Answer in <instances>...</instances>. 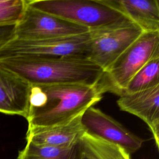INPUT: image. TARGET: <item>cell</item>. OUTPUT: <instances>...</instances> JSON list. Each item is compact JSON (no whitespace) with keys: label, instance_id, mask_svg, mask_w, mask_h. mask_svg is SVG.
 Segmentation results:
<instances>
[{"label":"cell","instance_id":"1","mask_svg":"<svg viewBox=\"0 0 159 159\" xmlns=\"http://www.w3.org/2000/svg\"><path fill=\"white\" fill-rule=\"evenodd\" d=\"M104 93L95 84H30L28 127H43L67 123L83 115L101 101Z\"/></svg>","mask_w":159,"mask_h":159},{"label":"cell","instance_id":"2","mask_svg":"<svg viewBox=\"0 0 159 159\" xmlns=\"http://www.w3.org/2000/svg\"><path fill=\"white\" fill-rule=\"evenodd\" d=\"M0 63L30 84H95L104 70L86 57L74 55L58 58L11 57Z\"/></svg>","mask_w":159,"mask_h":159},{"label":"cell","instance_id":"3","mask_svg":"<svg viewBox=\"0 0 159 159\" xmlns=\"http://www.w3.org/2000/svg\"><path fill=\"white\" fill-rule=\"evenodd\" d=\"M38 9L88 28L90 31L131 22L103 0H27Z\"/></svg>","mask_w":159,"mask_h":159},{"label":"cell","instance_id":"4","mask_svg":"<svg viewBox=\"0 0 159 159\" xmlns=\"http://www.w3.org/2000/svg\"><path fill=\"white\" fill-rule=\"evenodd\" d=\"M159 57V31L143 32L104 71L99 84L104 93L120 96L147 62Z\"/></svg>","mask_w":159,"mask_h":159},{"label":"cell","instance_id":"5","mask_svg":"<svg viewBox=\"0 0 159 159\" xmlns=\"http://www.w3.org/2000/svg\"><path fill=\"white\" fill-rule=\"evenodd\" d=\"M143 32L132 22L91 30L85 57L104 71Z\"/></svg>","mask_w":159,"mask_h":159},{"label":"cell","instance_id":"6","mask_svg":"<svg viewBox=\"0 0 159 159\" xmlns=\"http://www.w3.org/2000/svg\"><path fill=\"white\" fill-rule=\"evenodd\" d=\"M89 32L76 36L58 39L22 40L14 38L0 48V59L17 56L35 58H58L74 55L85 57Z\"/></svg>","mask_w":159,"mask_h":159},{"label":"cell","instance_id":"7","mask_svg":"<svg viewBox=\"0 0 159 159\" xmlns=\"http://www.w3.org/2000/svg\"><path fill=\"white\" fill-rule=\"evenodd\" d=\"M90 30L63 18L27 6L15 26V38L22 40L58 39L82 35Z\"/></svg>","mask_w":159,"mask_h":159},{"label":"cell","instance_id":"8","mask_svg":"<svg viewBox=\"0 0 159 159\" xmlns=\"http://www.w3.org/2000/svg\"><path fill=\"white\" fill-rule=\"evenodd\" d=\"M81 122L86 134L117 145L130 155L137 152L142 145L141 138L93 106L84 112Z\"/></svg>","mask_w":159,"mask_h":159},{"label":"cell","instance_id":"9","mask_svg":"<svg viewBox=\"0 0 159 159\" xmlns=\"http://www.w3.org/2000/svg\"><path fill=\"white\" fill-rule=\"evenodd\" d=\"M117 104L121 111L134 114L148 127L159 147V85L132 93H122Z\"/></svg>","mask_w":159,"mask_h":159},{"label":"cell","instance_id":"10","mask_svg":"<svg viewBox=\"0 0 159 159\" xmlns=\"http://www.w3.org/2000/svg\"><path fill=\"white\" fill-rule=\"evenodd\" d=\"M30 84L0 63V112L27 117Z\"/></svg>","mask_w":159,"mask_h":159},{"label":"cell","instance_id":"11","mask_svg":"<svg viewBox=\"0 0 159 159\" xmlns=\"http://www.w3.org/2000/svg\"><path fill=\"white\" fill-rule=\"evenodd\" d=\"M81 116L63 124L43 127H28L25 139L36 145L69 147L78 143L85 131Z\"/></svg>","mask_w":159,"mask_h":159},{"label":"cell","instance_id":"12","mask_svg":"<svg viewBox=\"0 0 159 159\" xmlns=\"http://www.w3.org/2000/svg\"><path fill=\"white\" fill-rule=\"evenodd\" d=\"M138 25L143 32L159 31L157 0H103Z\"/></svg>","mask_w":159,"mask_h":159},{"label":"cell","instance_id":"13","mask_svg":"<svg viewBox=\"0 0 159 159\" xmlns=\"http://www.w3.org/2000/svg\"><path fill=\"white\" fill-rule=\"evenodd\" d=\"M83 149L81 142L69 147L40 145L27 142L19 152L17 159H81Z\"/></svg>","mask_w":159,"mask_h":159},{"label":"cell","instance_id":"14","mask_svg":"<svg viewBox=\"0 0 159 159\" xmlns=\"http://www.w3.org/2000/svg\"><path fill=\"white\" fill-rule=\"evenodd\" d=\"M80 142L83 152L89 159H131L130 155L121 147L86 132Z\"/></svg>","mask_w":159,"mask_h":159},{"label":"cell","instance_id":"15","mask_svg":"<svg viewBox=\"0 0 159 159\" xmlns=\"http://www.w3.org/2000/svg\"><path fill=\"white\" fill-rule=\"evenodd\" d=\"M158 85H159V57L150 60L139 70L131 78L122 93L142 91Z\"/></svg>","mask_w":159,"mask_h":159},{"label":"cell","instance_id":"16","mask_svg":"<svg viewBox=\"0 0 159 159\" xmlns=\"http://www.w3.org/2000/svg\"><path fill=\"white\" fill-rule=\"evenodd\" d=\"M27 6V0H0V27L16 25Z\"/></svg>","mask_w":159,"mask_h":159},{"label":"cell","instance_id":"17","mask_svg":"<svg viewBox=\"0 0 159 159\" xmlns=\"http://www.w3.org/2000/svg\"><path fill=\"white\" fill-rule=\"evenodd\" d=\"M15 26L0 27V48L15 38Z\"/></svg>","mask_w":159,"mask_h":159},{"label":"cell","instance_id":"18","mask_svg":"<svg viewBox=\"0 0 159 159\" xmlns=\"http://www.w3.org/2000/svg\"><path fill=\"white\" fill-rule=\"evenodd\" d=\"M82 147V146H81ZM81 159H89L86 155H85V153L83 152V155H82V157H81Z\"/></svg>","mask_w":159,"mask_h":159}]
</instances>
